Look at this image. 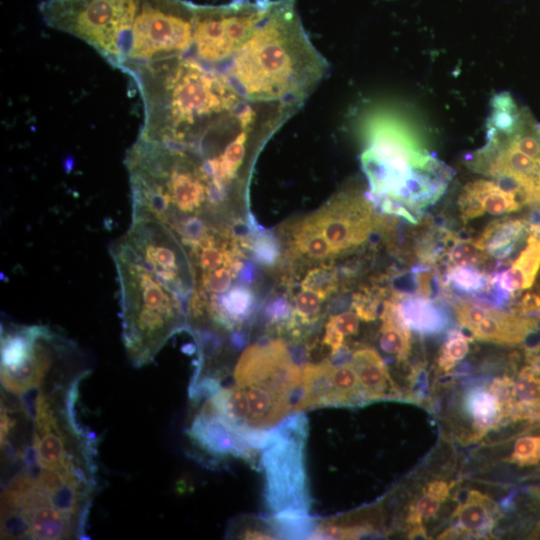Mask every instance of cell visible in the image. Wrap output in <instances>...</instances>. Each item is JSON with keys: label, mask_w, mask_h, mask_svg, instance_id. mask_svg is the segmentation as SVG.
<instances>
[{"label": "cell", "mask_w": 540, "mask_h": 540, "mask_svg": "<svg viewBox=\"0 0 540 540\" xmlns=\"http://www.w3.org/2000/svg\"><path fill=\"white\" fill-rule=\"evenodd\" d=\"M335 327L344 335H352L357 332L359 327V316L352 312L346 311L336 316L331 317Z\"/></svg>", "instance_id": "obj_35"}, {"label": "cell", "mask_w": 540, "mask_h": 540, "mask_svg": "<svg viewBox=\"0 0 540 540\" xmlns=\"http://www.w3.org/2000/svg\"><path fill=\"white\" fill-rule=\"evenodd\" d=\"M450 489L451 485H449L446 481L433 480L427 485L425 490L432 493L442 502H444L449 495Z\"/></svg>", "instance_id": "obj_37"}, {"label": "cell", "mask_w": 540, "mask_h": 540, "mask_svg": "<svg viewBox=\"0 0 540 540\" xmlns=\"http://www.w3.org/2000/svg\"><path fill=\"white\" fill-rule=\"evenodd\" d=\"M465 407L473 420L474 427L481 433L494 428L505 415L496 396L482 387H475L468 392Z\"/></svg>", "instance_id": "obj_21"}, {"label": "cell", "mask_w": 540, "mask_h": 540, "mask_svg": "<svg viewBox=\"0 0 540 540\" xmlns=\"http://www.w3.org/2000/svg\"><path fill=\"white\" fill-rule=\"evenodd\" d=\"M458 206L462 219L467 222L484 213L500 215L515 212L522 205L513 192L502 188L495 181L481 179L464 186Z\"/></svg>", "instance_id": "obj_12"}, {"label": "cell", "mask_w": 540, "mask_h": 540, "mask_svg": "<svg viewBox=\"0 0 540 540\" xmlns=\"http://www.w3.org/2000/svg\"><path fill=\"white\" fill-rule=\"evenodd\" d=\"M414 286L417 295L434 298L439 293V275L431 267H416L413 271Z\"/></svg>", "instance_id": "obj_31"}, {"label": "cell", "mask_w": 540, "mask_h": 540, "mask_svg": "<svg viewBox=\"0 0 540 540\" xmlns=\"http://www.w3.org/2000/svg\"><path fill=\"white\" fill-rule=\"evenodd\" d=\"M265 313L271 322L278 323L288 320L293 314V308L285 296H278L267 304Z\"/></svg>", "instance_id": "obj_34"}, {"label": "cell", "mask_w": 540, "mask_h": 540, "mask_svg": "<svg viewBox=\"0 0 540 540\" xmlns=\"http://www.w3.org/2000/svg\"><path fill=\"white\" fill-rule=\"evenodd\" d=\"M540 401V367L523 368L513 386V409L527 410Z\"/></svg>", "instance_id": "obj_22"}, {"label": "cell", "mask_w": 540, "mask_h": 540, "mask_svg": "<svg viewBox=\"0 0 540 540\" xmlns=\"http://www.w3.org/2000/svg\"><path fill=\"white\" fill-rule=\"evenodd\" d=\"M442 501L432 493L424 490L409 514L408 522L414 526L422 524V519H428L437 514Z\"/></svg>", "instance_id": "obj_32"}, {"label": "cell", "mask_w": 540, "mask_h": 540, "mask_svg": "<svg viewBox=\"0 0 540 540\" xmlns=\"http://www.w3.org/2000/svg\"><path fill=\"white\" fill-rule=\"evenodd\" d=\"M292 251L311 260L322 261L337 255L310 216L294 224Z\"/></svg>", "instance_id": "obj_20"}, {"label": "cell", "mask_w": 540, "mask_h": 540, "mask_svg": "<svg viewBox=\"0 0 540 540\" xmlns=\"http://www.w3.org/2000/svg\"><path fill=\"white\" fill-rule=\"evenodd\" d=\"M324 300L320 294L302 289L294 296L293 315L300 318L302 323L309 324L317 319Z\"/></svg>", "instance_id": "obj_28"}, {"label": "cell", "mask_w": 540, "mask_h": 540, "mask_svg": "<svg viewBox=\"0 0 540 540\" xmlns=\"http://www.w3.org/2000/svg\"><path fill=\"white\" fill-rule=\"evenodd\" d=\"M143 263L187 304L192 292L188 260L173 231L147 209L132 204L124 238Z\"/></svg>", "instance_id": "obj_9"}, {"label": "cell", "mask_w": 540, "mask_h": 540, "mask_svg": "<svg viewBox=\"0 0 540 540\" xmlns=\"http://www.w3.org/2000/svg\"><path fill=\"white\" fill-rule=\"evenodd\" d=\"M399 320L420 334H436L448 325L446 313L431 299L397 292L390 298Z\"/></svg>", "instance_id": "obj_13"}, {"label": "cell", "mask_w": 540, "mask_h": 540, "mask_svg": "<svg viewBox=\"0 0 540 540\" xmlns=\"http://www.w3.org/2000/svg\"><path fill=\"white\" fill-rule=\"evenodd\" d=\"M194 3L185 0H140L126 59L121 70L189 55Z\"/></svg>", "instance_id": "obj_7"}, {"label": "cell", "mask_w": 540, "mask_h": 540, "mask_svg": "<svg viewBox=\"0 0 540 540\" xmlns=\"http://www.w3.org/2000/svg\"><path fill=\"white\" fill-rule=\"evenodd\" d=\"M446 255L449 267L476 265L487 258L478 239L457 237H454Z\"/></svg>", "instance_id": "obj_25"}, {"label": "cell", "mask_w": 540, "mask_h": 540, "mask_svg": "<svg viewBox=\"0 0 540 540\" xmlns=\"http://www.w3.org/2000/svg\"><path fill=\"white\" fill-rule=\"evenodd\" d=\"M498 514L496 503L478 490H470L454 511L462 535L483 536L491 532Z\"/></svg>", "instance_id": "obj_16"}, {"label": "cell", "mask_w": 540, "mask_h": 540, "mask_svg": "<svg viewBox=\"0 0 540 540\" xmlns=\"http://www.w3.org/2000/svg\"><path fill=\"white\" fill-rule=\"evenodd\" d=\"M338 286L337 273L331 264H320L308 270L303 280L301 288L312 290L325 299L336 291Z\"/></svg>", "instance_id": "obj_26"}, {"label": "cell", "mask_w": 540, "mask_h": 540, "mask_svg": "<svg viewBox=\"0 0 540 540\" xmlns=\"http://www.w3.org/2000/svg\"><path fill=\"white\" fill-rule=\"evenodd\" d=\"M444 283L467 294L488 292L492 287L490 276L468 266L449 267Z\"/></svg>", "instance_id": "obj_23"}, {"label": "cell", "mask_w": 540, "mask_h": 540, "mask_svg": "<svg viewBox=\"0 0 540 540\" xmlns=\"http://www.w3.org/2000/svg\"><path fill=\"white\" fill-rule=\"evenodd\" d=\"M352 307L360 319L372 321L376 317L378 300L373 294L363 292L353 296Z\"/></svg>", "instance_id": "obj_33"}, {"label": "cell", "mask_w": 540, "mask_h": 540, "mask_svg": "<svg viewBox=\"0 0 540 540\" xmlns=\"http://www.w3.org/2000/svg\"><path fill=\"white\" fill-rule=\"evenodd\" d=\"M470 337L461 332H453L442 347L438 366L447 372L452 369L459 361L463 360L469 352Z\"/></svg>", "instance_id": "obj_27"}, {"label": "cell", "mask_w": 540, "mask_h": 540, "mask_svg": "<svg viewBox=\"0 0 540 540\" xmlns=\"http://www.w3.org/2000/svg\"><path fill=\"white\" fill-rule=\"evenodd\" d=\"M89 373L59 361L1 378V538H85L99 488L97 441L77 415Z\"/></svg>", "instance_id": "obj_1"}, {"label": "cell", "mask_w": 540, "mask_h": 540, "mask_svg": "<svg viewBox=\"0 0 540 540\" xmlns=\"http://www.w3.org/2000/svg\"><path fill=\"white\" fill-rule=\"evenodd\" d=\"M537 326L534 318L490 308L471 333L480 341L515 345L524 341Z\"/></svg>", "instance_id": "obj_14"}, {"label": "cell", "mask_w": 540, "mask_h": 540, "mask_svg": "<svg viewBox=\"0 0 540 540\" xmlns=\"http://www.w3.org/2000/svg\"><path fill=\"white\" fill-rule=\"evenodd\" d=\"M271 0H231L220 5L194 4L190 54L209 68L223 71L251 37Z\"/></svg>", "instance_id": "obj_8"}, {"label": "cell", "mask_w": 540, "mask_h": 540, "mask_svg": "<svg viewBox=\"0 0 540 540\" xmlns=\"http://www.w3.org/2000/svg\"><path fill=\"white\" fill-rule=\"evenodd\" d=\"M374 204L357 191L338 193L325 206L310 215L337 254L363 244L383 221Z\"/></svg>", "instance_id": "obj_11"}, {"label": "cell", "mask_w": 540, "mask_h": 540, "mask_svg": "<svg viewBox=\"0 0 540 540\" xmlns=\"http://www.w3.org/2000/svg\"><path fill=\"white\" fill-rule=\"evenodd\" d=\"M382 326L379 344L381 349L399 360L407 358L411 348V335L408 329L397 317L391 299L384 301L380 314Z\"/></svg>", "instance_id": "obj_19"}, {"label": "cell", "mask_w": 540, "mask_h": 540, "mask_svg": "<svg viewBox=\"0 0 540 540\" xmlns=\"http://www.w3.org/2000/svg\"><path fill=\"white\" fill-rule=\"evenodd\" d=\"M302 427L296 419L270 435L264 453L269 506L278 517L302 516L307 497L302 463Z\"/></svg>", "instance_id": "obj_10"}, {"label": "cell", "mask_w": 540, "mask_h": 540, "mask_svg": "<svg viewBox=\"0 0 540 540\" xmlns=\"http://www.w3.org/2000/svg\"><path fill=\"white\" fill-rule=\"evenodd\" d=\"M140 0H44L39 6L51 28L73 35L121 69Z\"/></svg>", "instance_id": "obj_6"}, {"label": "cell", "mask_w": 540, "mask_h": 540, "mask_svg": "<svg viewBox=\"0 0 540 540\" xmlns=\"http://www.w3.org/2000/svg\"><path fill=\"white\" fill-rule=\"evenodd\" d=\"M127 74L143 101L139 137L144 139L182 140L220 122L249 100L225 73L191 55L143 64Z\"/></svg>", "instance_id": "obj_3"}, {"label": "cell", "mask_w": 540, "mask_h": 540, "mask_svg": "<svg viewBox=\"0 0 540 540\" xmlns=\"http://www.w3.org/2000/svg\"><path fill=\"white\" fill-rule=\"evenodd\" d=\"M344 335L335 327L330 318L325 326V335L323 343L330 347L333 354L339 352L342 348Z\"/></svg>", "instance_id": "obj_36"}, {"label": "cell", "mask_w": 540, "mask_h": 540, "mask_svg": "<svg viewBox=\"0 0 540 540\" xmlns=\"http://www.w3.org/2000/svg\"><path fill=\"white\" fill-rule=\"evenodd\" d=\"M351 359L367 400L390 397V392L396 391L388 369L376 350L369 347L358 349Z\"/></svg>", "instance_id": "obj_15"}, {"label": "cell", "mask_w": 540, "mask_h": 540, "mask_svg": "<svg viewBox=\"0 0 540 540\" xmlns=\"http://www.w3.org/2000/svg\"><path fill=\"white\" fill-rule=\"evenodd\" d=\"M237 278L243 285L251 284L255 278V267L251 262L243 263L237 274Z\"/></svg>", "instance_id": "obj_39"}, {"label": "cell", "mask_w": 540, "mask_h": 540, "mask_svg": "<svg viewBox=\"0 0 540 540\" xmlns=\"http://www.w3.org/2000/svg\"><path fill=\"white\" fill-rule=\"evenodd\" d=\"M489 309L467 300H460L454 304V313L458 323L470 332L485 318Z\"/></svg>", "instance_id": "obj_30"}, {"label": "cell", "mask_w": 540, "mask_h": 540, "mask_svg": "<svg viewBox=\"0 0 540 540\" xmlns=\"http://www.w3.org/2000/svg\"><path fill=\"white\" fill-rule=\"evenodd\" d=\"M527 225L528 222L524 219L494 221L477 239L486 254L503 259L514 251Z\"/></svg>", "instance_id": "obj_17"}, {"label": "cell", "mask_w": 540, "mask_h": 540, "mask_svg": "<svg viewBox=\"0 0 540 540\" xmlns=\"http://www.w3.org/2000/svg\"><path fill=\"white\" fill-rule=\"evenodd\" d=\"M364 141L361 165L372 197L396 201L416 216L444 194L453 171L397 117L373 115Z\"/></svg>", "instance_id": "obj_4"}, {"label": "cell", "mask_w": 540, "mask_h": 540, "mask_svg": "<svg viewBox=\"0 0 540 540\" xmlns=\"http://www.w3.org/2000/svg\"><path fill=\"white\" fill-rule=\"evenodd\" d=\"M327 386L325 406L350 405L354 402L367 400L351 361L338 365L331 363L327 375Z\"/></svg>", "instance_id": "obj_18"}, {"label": "cell", "mask_w": 540, "mask_h": 540, "mask_svg": "<svg viewBox=\"0 0 540 540\" xmlns=\"http://www.w3.org/2000/svg\"><path fill=\"white\" fill-rule=\"evenodd\" d=\"M252 238L246 242L253 259L265 266H273L280 256L277 238L268 230L260 227L254 220L251 222Z\"/></svg>", "instance_id": "obj_24"}, {"label": "cell", "mask_w": 540, "mask_h": 540, "mask_svg": "<svg viewBox=\"0 0 540 540\" xmlns=\"http://www.w3.org/2000/svg\"><path fill=\"white\" fill-rule=\"evenodd\" d=\"M329 70L307 35L295 0H271L251 37L223 69L251 101L301 106Z\"/></svg>", "instance_id": "obj_2"}, {"label": "cell", "mask_w": 540, "mask_h": 540, "mask_svg": "<svg viewBox=\"0 0 540 540\" xmlns=\"http://www.w3.org/2000/svg\"><path fill=\"white\" fill-rule=\"evenodd\" d=\"M110 252L120 288L124 348L132 365L142 367L174 334L188 329L185 302L143 263L124 238Z\"/></svg>", "instance_id": "obj_5"}, {"label": "cell", "mask_w": 540, "mask_h": 540, "mask_svg": "<svg viewBox=\"0 0 540 540\" xmlns=\"http://www.w3.org/2000/svg\"><path fill=\"white\" fill-rule=\"evenodd\" d=\"M520 313L540 311V296L533 293L525 294L519 303Z\"/></svg>", "instance_id": "obj_38"}, {"label": "cell", "mask_w": 540, "mask_h": 540, "mask_svg": "<svg viewBox=\"0 0 540 540\" xmlns=\"http://www.w3.org/2000/svg\"><path fill=\"white\" fill-rule=\"evenodd\" d=\"M508 460L520 466L538 463L540 461V435L518 438Z\"/></svg>", "instance_id": "obj_29"}]
</instances>
